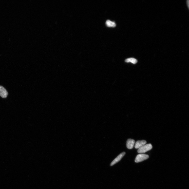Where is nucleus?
<instances>
[{"instance_id": "obj_1", "label": "nucleus", "mask_w": 189, "mask_h": 189, "mask_svg": "<svg viewBox=\"0 0 189 189\" xmlns=\"http://www.w3.org/2000/svg\"><path fill=\"white\" fill-rule=\"evenodd\" d=\"M153 147L151 144H145L143 146L138 149V152L140 154H143L151 150Z\"/></svg>"}, {"instance_id": "obj_2", "label": "nucleus", "mask_w": 189, "mask_h": 189, "mask_svg": "<svg viewBox=\"0 0 189 189\" xmlns=\"http://www.w3.org/2000/svg\"><path fill=\"white\" fill-rule=\"evenodd\" d=\"M149 158V156L148 155L143 154H140L137 156L135 161L137 163H139Z\"/></svg>"}, {"instance_id": "obj_3", "label": "nucleus", "mask_w": 189, "mask_h": 189, "mask_svg": "<svg viewBox=\"0 0 189 189\" xmlns=\"http://www.w3.org/2000/svg\"><path fill=\"white\" fill-rule=\"evenodd\" d=\"M125 152H123L120 154L110 164V165L111 166H112L119 162L121 160L122 157L125 155Z\"/></svg>"}, {"instance_id": "obj_4", "label": "nucleus", "mask_w": 189, "mask_h": 189, "mask_svg": "<svg viewBox=\"0 0 189 189\" xmlns=\"http://www.w3.org/2000/svg\"><path fill=\"white\" fill-rule=\"evenodd\" d=\"M8 93L6 89L2 86H0V96L3 98H6Z\"/></svg>"}, {"instance_id": "obj_5", "label": "nucleus", "mask_w": 189, "mask_h": 189, "mask_svg": "<svg viewBox=\"0 0 189 189\" xmlns=\"http://www.w3.org/2000/svg\"><path fill=\"white\" fill-rule=\"evenodd\" d=\"M135 143V141L134 140L131 139H128L126 143L127 148L129 149H132L134 146Z\"/></svg>"}, {"instance_id": "obj_6", "label": "nucleus", "mask_w": 189, "mask_h": 189, "mask_svg": "<svg viewBox=\"0 0 189 189\" xmlns=\"http://www.w3.org/2000/svg\"><path fill=\"white\" fill-rule=\"evenodd\" d=\"M146 141L144 140L138 141L135 143V147L136 149H139L146 144Z\"/></svg>"}, {"instance_id": "obj_7", "label": "nucleus", "mask_w": 189, "mask_h": 189, "mask_svg": "<svg viewBox=\"0 0 189 189\" xmlns=\"http://www.w3.org/2000/svg\"><path fill=\"white\" fill-rule=\"evenodd\" d=\"M106 24L107 26L109 27H116V25L114 22L109 20L106 21Z\"/></svg>"}, {"instance_id": "obj_8", "label": "nucleus", "mask_w": 189, "mask_h": 189, "mask_svg": "<svg viewBox=\"0 0 189 189\" xmlns=\"http://www.w3.org/2000/svg\"><path fill=\"white\" fill-rule=\"evenodd\" d=\"M125 62L126 63L131 62L135 64L137 62V61L136 59L134 58H130L127 59L125 60Z\"/></svg>"}, {"instance_id": "obj_9", "label": "nucleus", "mask_w": 189, "mask_h": 189, "mask_svg": "<svg viewBox=\"0 0 189 189\" xmlns=\"http://www.w3.org/2000/svg\"><path fill=\"white\" fill-rule=\"evenodd\" d=\"M186 4L187 5V7H188V9H189V1L188 0V1H186Z\"/></svg>"}]
</instances>
